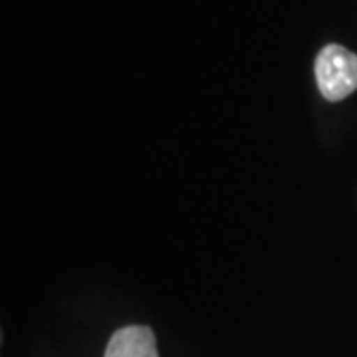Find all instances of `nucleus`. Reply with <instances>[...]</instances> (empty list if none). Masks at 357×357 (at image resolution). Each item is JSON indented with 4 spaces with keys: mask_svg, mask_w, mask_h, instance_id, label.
<instances>
[{
    "mask_svg": "<svg viewBox=\"0 0 357 357\" xmlns=\"http://www.w3.org/2000/svg\"><path fill=\"white\" fill-rule=\"evenodd\" d=\"M316 82L328 102H342L357 89V54L340 44H328L316 58Z\"/></svg>",
    "mask_w": 357,
    "mask_h": 357,
    "instance_id": "1",
    "label": "nucleus"
},
{
    "mask_svg": "<svg viewBox=\"0 0 357 357\" xmlns=\"http://www.w3.org/2000/svg\"><path fill=\"white\" fill-rule=\"evenodd\" d=\"M103 357H159L155 335L145 326H128L112 335Z\"/></svg>",
    "mask_w": 357,
    "mask_h": 357,
    "instance_id": "2",
    "label": "nucleus"
}]
</instances>
